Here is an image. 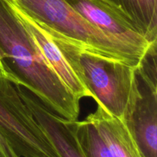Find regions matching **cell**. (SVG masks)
I'll use <instances>...</instances> for the list:
<instances>
[{"label":"cell","instance_id":"1","mask_svg":"<svg viewBox=\"0 0 157 157\" xmlns=\"http://www.w3.org/2000/svg\"><path fill=\"white\" fill-rule=\"evenodd\" d=\"M0 71L58 115L78 120L80 100L48 64L8 0H0Z\"/></svg>","mask_w":157,"mask_h":157},{"label":"cell","instance_id":"2","mask_svg":"<svg viewBox=\"0 0 157 157\" xmlns=\"http://www.w3.org/2000/svg\"><path fill=\"white\" fill-rule=\"evenodd\" d=\"M40 26L50 35L98 105L122 120L136 67L87 50L58 32Z\"/></svg>","mask_w":157,"mask_h":157},{"label":"cell","instance_id":"3","mask_svg":"<svg viewBox=\"0 0 157 157\" xmlns=\"http://www.w3.org/2000/svg\"><path fill=\"white\" fill-rule=\"evenodd\" d=\"M40 25L87 50L137 67L147 52L107 35L81 16L65 0H9Z\"/></svg>","mask_w":157,"mask_h":157},{"label":"cell","instance_id":"4","mask_svg":"<svg viewBox=\"0 0 157 157\" xmlns=\"http://www.w3.org/2000/svg\"><path fill=\"white\" fill-rule=\"evenodd\" d=\"M121 121L142 157H157L156 42L136 67Z\"/></svg>","mask_w":157,"mask_h":157},{"label":"cell","instance_id":"5","mask_svg":"<svg viewBox=\"0 0 157 157\" xmlns=\"http://www.w3.org/2000/svg\"><path fill=\"white\" fill-rule=\"evenodd\" d=\"M0 133L19 157H60L15 85L1 71Z\"/></svg>","mask_w":157,"mask_h":157},{"label":"cell","instance_id":"6","mask_svg":"<svg viewBox=\"0 0 157 157\" xmlns=\"http://www.w3.org/2000/svg\"><path fill=\"white\" fill-rule=\"evenodd\" d=\"M87 21L107 35L147 52L152 44L114 8L102 0H65Z\"/></svg>","mask_w":157,"mask_h":157},{"label":"cell","instance_id":"7","mask_svg":"<svg viewBox=\"0 0 157 157\" xmlns=\"http://www.w3.org/2000/svg\"><path fill=\"white\" fill-rule=\"evenodd\" d=\"M21 99L48 137L60 157H86L68 121L48 108L36 96L15 85Z\"/></svg>","mask_w":157,"mask_h":157},{"label":"cell","instance_id":"8","mask_svg":"<svg viewBox=\"0 0 157 157\" xmlns=\"http://www.w3.org/2000/svg\"><path fill=\"white\" fill-rule=\"evenodd\" d=\"M11 5L22 24L31 34L45 61L65 84L66 87L79 100L82 98H92L91 94L81 84L48 32L22 11L15 7L12 3Z\"/></svg>","mask_w":157,"mask_h":157},{"label":"cell","instance_id":"9","mask_svg":"<svg viewBox=\"0 0 157 157\" xmlns=\"http://www.w3.org/2000/svg\"><path fill=\"white\" fill-rule=\"evenodd\" d=\"M87 117L94 124L113 157H142L133 137L122 121L98 105Z\"/></svg>","mask_w":157,"mask_h":157},{"label":"cell","instance_id":"10","mask_svg":"<svg viewBox=\"0 0 157 157\" xmlns=\"http://www.w3.org/2000/svg\"><path fill=\"white\" fill-rule=\"evenodd\" d=\"M114 8L150 42L157 41V0H102Z\"/></svg>","mask_w":157,"mask_h":157},{"label":"cell","instance_id":"11","mask_svg":"<svg viewBox=\"0 0 157 157\" xmlns=\"http://www.w3.org/2000/svg\"><path fill=\"white\" fill-rule=\"evenodd\" d=\"M0 157H19L1 133H0Z\"/></svg>","mask_w":157,"mask_h":157}]
</instances>
